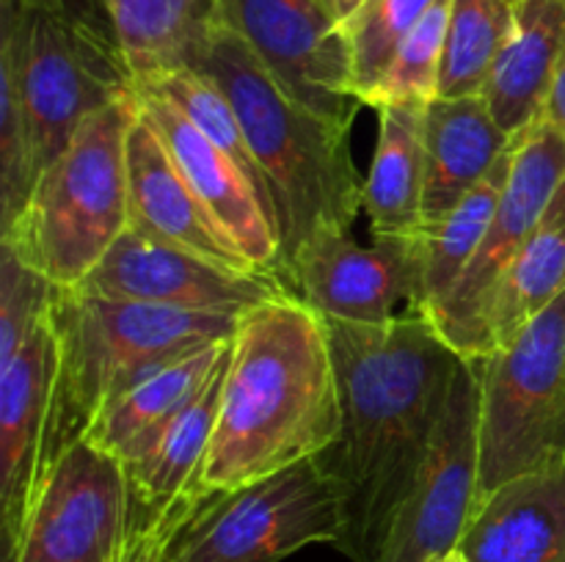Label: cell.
I'll list each match as a JSON object with an SVG mask.
<instances>
[{
    "instance_id": "cell-1",
    "label": "cell",
    "mask_w": 565,
    "mask_h": 562,
    "mask_svg": "<svg viewBox=\"0 0 565 562\" xmlns=\"http://www.w3.org/2000/svg\"><path fill=\"white\" fill-rule=\"evenodd\" d=\"M340 383L342 430L323 455L345 505L337 549L375 562L441 422L463 358L423 309L384 325L323 320Z\"/></svg>"
},
{
    "instance_id": "cell-2",
    "label": "cell",
    "mask_w": 565,
    "mask_h": 562,
    "mask_svg": "<svg viewBox=\"0 0 565 562\" xmlns=\"http://www.w3.org/2000/svg\"><path fill=\"white\" fill-rule=\"evenodd\" d=\"M340 430V383L323 317L298 295L248 309L232 339L202 488L224 494L326 455Z\"/></svg>"
},
{
    "instance_id": "cell-3",
    "label": "cell",
    "mask_w": 565,
    "mask_h": 562,
    "mask_svg": "<svg viewBox=\"0 0 565 562\" xmlns=\"http://www.w3.org/2000/svg\"><path fill=\"white\" fill-rule=\"evenodd\" d=\"M196 69L224 88L241 119L274 207L287 281V262L315 231H351L362 209L364 180L353 163L351 127L296 102L226 25L213 33Z\"/></svg>"
},
{
    "instance_id": "cell-4",
    "label": "cell",
    "mask_w": 565,
    "mask_h": 562,
    "mask_svg": "<svg viewBox=\"0 0 565 562\" xmlns=\"http://www.w3.org/2000/svg\"><path fill=\"white\" fill-rule=\"evenodd\" d=\"M243 314L191 312L55 287L50 325L58 342L44 468L130 386L193 350L232 339ZM44 474V472H42Z\"/></svg>"
},
{
    "instance_id": "cell-5",
    "label": "cell",
    "mask_w": 565,
    "mask_h": 562,
    "mask_svg": "<svg viewBox=\"0 0 565 562\" xmlns=\"http://www.w3.org/2000/svg\"><path fill=\"white\" fill-rule=\"evenodd\" d=\"M136 114V94L127 91L83 121L0 231L3 246L61 290L81 287L130 229L127 136Z\"/></svg>"
},
{
    "instance_id": "cell-6",
    "label": "cell",
    "mask_w": 565,
    "mask_h": 562,
    "mask_svg": "<svg viewBox=\"0 0 565 562\" xmlns=\"http://www.w3.org/2000/svg\"><path fill=\"white\" fill-rule=\"evenodd\" d=\"M480 496L565 457V292L480 361Z\"/></svg>"
},
{
    "instance_id": "cell-7",
    "label": "cell",
    "mask_w": 565,
    "mask_h": 562,
    "mask_svg": "<svg viewBox=\"0 0 565 562\" xmlns=\"http://www.w3.org/2000/svg\"><path fill=\"white\" fill-rule=\"evenodd\" d=\"M0 55L11 61L28 121L33 185L83 121L132 91L125 58L33 6L0 0Z\"/></svg>"
},
{
    "instance_id": "cell-8",
    "label": "cell",
    "mask_w": 565,
    "mask_h": 562,
    "mask_svg": "<svg viewBox=\"0 0 565 562\" xmlns=\"http://www.w3.org/2000/svg\"><path fill=\"white\" fill-rule=\"evenodd\" d=\"M342 488L320 457L213 494L182 532L174 562H279L303 545H340Z\"/></svg>"
},
{
    "instance_id": "cell-9",
    "label": "cell",
    "mask_w": 565,
    "mask_h": 562,
    "mask_svg": "<svg viewBox=\"0 0 565 562\" xmlns=\"http://www.w3.org/2000/svg\"><path fill=\"white\" fill-rule=\"evenodd\" d=\"M563 180L565 136L546 119L535 121L524 136L516 138L511 176L478 253L452 290L430 312H425L463 361H480L489 356L486 320L497 287L522 251L524 240L539 226Z\"/></svg>"
},
{
    "instance_id": "cell-10",
    "label": "cell",
    "mask_w": 565,
    "mask_h": 562,
    "mask_svg": "<svg viewBox=\"0 0 565 562\" xmlns=\"http://www.w3.org/2000/svg\"><path fill=\"white\" fill-rule=\"evenodd\" d=\"M130 532L125 463L94 441L77 439L44 468L6 562H110Z\"/></svg>"
},
{
    "instance_id": "cell-11",
    "label": "cell",
    "mask_w": 565,
    "mask_h": 562,
    "mask_svg": "<svg viewBox=\"0 0 565 562\" xmlns=\"http://www.w3.org/2000/svg\"><path fill=\"white\" fill-rule=\"evenodd\" d=\"M480 488V380L461 361L428 457L375 562H439L458 549Z\"/></svg>"
},
{
    "instance_id": "cell-12",
    "label": "cell",
    "mask_w": 565,
    "mask_h": 562,
    "mask_svg": "<svg viewBox=\"0 0 565 562\" xmlns=\"http://www.w3.org/2000/svg\"><path fill=\"white\" fill-rule=\"evenodd\" d=\"M221 20L312 114L353 127L351 50L334 0H221Z\"/></svg>"
},
{
    "instance_id": "cell-13",
    "label": "cell",
    "mask_w": 565,
    "mask_h": 562,
    "mask_svg": "<svg viewBox=\"0 0 565 562\" xmlns=\"http://www.w3.org/2000/svg\"><path fill=\"white\" fill-rule=\"evenodd\" d=\"M287 284L323 320L384 325L423 309V242L375 237L362 246L345 229H318L287 262Z\"/></svg>"
},
{
    "instance_id": "cell-14",
    "label": "cell",
    "mask_w": 565,
    "mask_h": 562,
    "mask_svg": "<svg viewBox=\"0 0 565 562\" xmlns=\"http://www.w3.org/2000/svg\"><path fill=\"white\" fill-rule=\"evenodd\" d=\"M75 290L121 301L226 314H246L259 303L292 295L279 275L224 268L180 246L154 240L132 226Z\"/></svg>"
},
{
    "instance_id": "cell-15",
    "label": "cell",
    "mask_w": 565,
    "mask_h": 562,
    "mask_svg": "<svg viewBox=\"0 0 565 562\" xmlns=\"http://www.w3.org/2000/svg\"><path fill=\"white\" fill-rule=\"evenodd\" d=\"M132 94L138 110L166 143L215 226L230 237L232 246L252 262L254 270L279 275L285 281V259L274 213L246 171L224 149L215 147L196 125H191L169 99L136 86Z\"/></svg>"
},
{
    "instance_id": "cell-16",
    "label": "cell",
    "mask_w": 565,
    "mask_h": 562,
    "mask_svg": "<svg viewBox=\"0 0 565 562\" xmlns=\"http://www.w3.org/2000/svg\"><path fill=\"white\" fill-rule=\"evenodd\" d=\"M58 342L50 314L0 369V523L6 556L14 551L44 472Z\"/></svg>"
},
{
    "instance_id": "cell-17",
    "label": "cell",
    "mask_w": 565,
    "mask_h": 562,
    "mask_svg": "<svg viewBox=\"0 0 565 562\" xmlns=\"http://www.w3.org/2000/svg\"><path fill=\"white\" fill-rule=\"evenodd\" d=\"M127 182L132 229L199 253L224 268L254 270L252 262L210 218L207 207L199 202L191 182L141 110L127 136Z\"/></svg>"
},
{
    "instance_id": "cell-18",
    "label": "cell",
    "mask_w": 565,
    "mask_h": 562,
    "mask_svg": "<svg viewBox=\"0 0 565 562\" xmlns=\"http://www.w3.org/2000/svg\"><path fill=\"white\" fill-rule=\"evenodd\" d=\"M458 551L467 562H565V457L480 496Z\"/></svg>"
},
{
    "instance_id": "cell-19",
    "label": "cell",
    "mask_w": 565,
    "mask_h": 562,
    "mask_svg": "<svg viewBox=\"0 0 565 562\" xmlns=\"http://www.w3.org/2000/svg\"><path fill=\"white\" fill-rule=\"evenodd\" d=\"M511 147L480 94L434 99L425 108L423 231L441 224Z\"/></svg>"
},
{
    "instance_id": "cell-20",
    "label": "cell",
    "mask_w": 565,
    "mask_h": 562,
    "mask_svg": "<svg viewBox=\"0 0 565 562\" xmlns=\"http://www.w3.org/2000/svg\"><path fill=\"white\" fill-rule=\"evenodd\" d=\"M565 53V0H519L480 97L502 132L516 141L544 119Z\"/></svg>"
},
{
    "instance_id": "cell-21",
    "label": "cell",
    "mask_w": 565,
    "mask_h": 562,
    "mask_svg": "<svg viewBox=\"0 0 565 562\" xmlns=\"http://www.w3.org/2000/svg\"><path fill=\"white\" fill-rule=\"evenodd\" d=\"M230 361L232 345L204 389L177 417H171L143 450L125 461L132 496V529L171 505L177 496L202 485V466L218 422Z\"/></svg>"
},
{
    "instance_id": "cell-22",
    "label": "cell",
    "mask_w": 565,
    "mask_h": 562,
    "mask_svg": "<svg viewBox=\"0 0 565 562\" xmlns=\"http://www.w3.org/2000/svg\"><path fill=\"white\" fill-rule=\"evenodd\" d=\"M425 108L379 110V143L362 187V209L375 237H417L423 231Z\"/></svg>"
},
{
    "instance_id": "cell-23",
    "label": "cell",
    "mask_w": 565,
    "mask_h": 562,
    "mask_svg": "<svg viewBox=\"0 0 565 562\" xmlns=\"http://www.w3.org/2000/svg\"><path fill=\"white\" fill-rule=\"evenodd\" d=\"M116 39L132 83L160 72L199 66L224 25L221 0H108Z\"/></svg>"
},
{
    "instance_id": "cell-24",
    "label": "cell",
    "mask_w": 565,
    "mask_h": 562,
    "mask_svg": "<svg viewBox=\"0 0 565 562\" xmlns=\"http://www.w3.org/2000/svg\"><path fill=\"white\" fill-rule=\"evenodd\" d=\"M230 345L232 339L215 342L138 380L99 413L86 439L119 455L121 463L130 461L171 417H177L204 389Z\"/></svg>"
},
{
    "instance_id": "cell-25",
    "label": "cell",
    "mask_w": 565,
    "mask_h": 562,
    "mask_svg": "<svg viewBox=\"0 0 565 562\" xmlns=\"http://www.w3.org/2000/svg\"><path fill=\"white\" fill-rule=\"evenodd\" d=\"M561 292H565V180L497 287L486 320L489 353L508 345Z\"/></svg>"
},
{
    "instance_id": "cell-26",
    "label": "cell",
    "mask_w": 565,
    "mask_h": 562,
    "mask_svg": "<svg viewBox=\"0 0 565 562\" xmlns=\"http://www.w3.org/2000/svg\"><path fill=\"white\" fill-rule=\"evenodd\" d=\"M513 147L497 160L489 176L463 202H458L441 224L419 235V242H423V312H430L452 290V284L461 279L467 264L478 253L502 191H505L508 176H511Z\"/></svg>"
},
{
    "instance_id": "cell-27",
    "label": "cell",
    "mask_w": 565,
    "mask_h": 562,
    "mask_svg": "<svg viewBox=\"0 0 565 562\" xmlns=\"http://www.w3.org/2000/svg\"><path fill=\"white\" fill-rule=\"evenodd\" d=\"M519 0H450L441 97L483 91L491 64L508 39Z\"/></svg>"
},
{
    "instance_id": "cell-28",
    "label": "cell",
    "mask_w": 565,
    "mask_h": 562,
    "mask_svg": "<svg viewBox=\"0 0 565 562\" xmlns=\"http://www.w3.org/2000/svg\"><path fill=\"white\" fill-rule=\"evenodd\" d=\"M132 86L169 99V102L174 105V108L180 110L191 125H196L199 130L215 143V147L224 149V152L230 154L243 171H246V176L257 185V191L263 193V198L270 207L265 182L263 176H259L257 163H254L252 149H248L246 143V136H243L241 119H237L235 108H232L224 88H221L207 72L196 69V66H182V69L141 77V80H136ZM270 213H274V207H270Z\"/></svg>"
},
{
    "instance_id": "cell-29",
    "label": "cell",
    "mask_w": 565,
    "mask_h": 562,
    "mask_svg": "<svg viewBox=\"0 0 565 562\" xmlns=\"http://www.w3.org/2000/svg\"><path fill=\"white\" fill-rule=\"evenodd\" d=\"M447 28H450V0H436L419 25L403 39L381 80L364 97V105L381 110L392 105H430L439 99Z\"/></svg>"
},
{
    "instance_id": "cell-30",
    "label": "cell",
    "mask_w": 565,
    "mask_h": 562,
    "mask_svg": "<svg viewBox=\"0 0 565 562\" xmlns=\"http://www.w3.org/2000/svg\"><path fill=\"white\" fill-rule=\"evenodd\" d=\"M436 0H367L345 22L348 50H351V88L364 105L390 61L395 58L403 39L419 25Z\"/></svg>"
},
{
    "instance_id": "cell-31",
    "label": "cell",
    "mask_w": 565,
    "mask_h": 562,
    "mask_svg": "<svg viewBox=\"0 0 565 562\" xmlns=\"http://www.w3.org/2000/svg\"><path fill=\"white\" fill-rule=\"evenodd\" d=\"M53 295L55 284L0 242V369L9 367L33 328L47 317Z\"/></svg>"
},
{
    "instance_id": "cell-32",
    "label": "cell",
    "mask_w": 565,
    "mask_h": 562,
    "mask_svg": "<svg viewBox=\"0 0 565 562\" xmlns=\"http://www.w3.org/2000/svg\"><path fill=\"white\" fill-rule=\"evenodd\" d=\"M210 496L213 494H207L202 485L177 496L171 505L138 523L110 562H174V549L182 532Z\"/></svg>"
},
{
    "instance_id": "cell-33",
    "label": "cell",
    "mask_w": 565,
    "mask_h": 562,
    "mask_svg": "<svg viewBox=\"0 0 565 562\" xmlns=\"http://www.w3.org/2000/svg\"><path fill=\"white\" fill-rule=\"evenodd\" d=\"M17 3L47 11V14L58 17L70 28H75V31H81L83 36L92 39V42L103 44L110 53L121 55L108 0H17Z\"/></svg>"
},
{
    "instance_id": "cell-34",
    "label": "cell",
    "mask_w": 565,
    "mask_h": 562,
    "mask_svg": "<svg viewBox=\"0 0 565 562\" xmlns=\"http://www.w3.org/2000/svg\"><path fill=\"white\" fill-rule=\"evenodd\" d=\"M544 119L550 121L552 127H557V130L565 136V53L561 61V69H557L555 75V86H552L550 102H546Z\"/></svg>"
},
{
    "instance_id": "cell-35",
    "label": "cell",
    "mask_w": 565,
    "mask_h": 562,
    "mask_svg": "<svg viewBox=\"0 0 565 562\" xmlns=\"http://www.w3.org/2000/svg\"><path fill=\"white\" fill-rule=\"evenodd\" d=\"M364 3H367V0H334V6H337V14H340L342 25H345V22L351 20V17L356 14V11L362 9Z\"/></svg>"
},
{
    "instance_id": "cell-36",
    "label": "cell",
    "mask_w": 565,
    "mask_h": 562,
    "mask_svg": "<svg viewBox=\"0 0 565 562\" xmlns=\"http://www.w3.org/2000/svg\"><path fill=\"white\" fill-rule=\"evenodd\" d=\"M439 562H467V560H463V554H461V551H452V554H447V556H441V560Z\"/></svg>"
}]
</instances>
